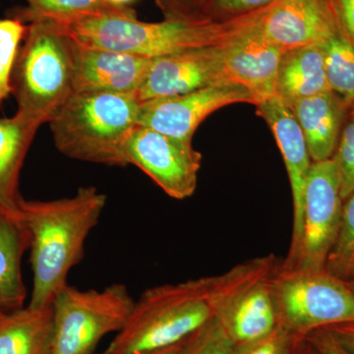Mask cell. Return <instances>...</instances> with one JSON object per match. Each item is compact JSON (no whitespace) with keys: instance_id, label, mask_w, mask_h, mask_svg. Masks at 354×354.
Instances as JSON below:
<instances>
[{"instance_id":"cell-1","label":"cell","mask_w":354,"mask_h":354,"mask_svg":"<svg viewBox=\"0 0 354 354\" xmlns=\"http://www.w3.org/2000/svg\"><path fill=\"white\" fill-rule=\"evenodd\" d=\"M106 196L85 186L71 197L21 202L30 236L34 281L30 308H48L67 283L72 268L82 261L85 242L99 223Z\"/></svg>"},{"instance_id":"cell-2","label":"cell","mask_w":354,"mask_h":354,"mask_svg":"<svg viewBox=\"0 0 354 354\" xmlns=\"http://www.w3.org/2000/svg\"><path fill=\"white\" fill-rule=\"evenodd\" d=\"M259 13L227 22L148 23L127 16H92L57 24L77 43L155 59L183 51L223 46L253 25Z\"/></svg>"},{"instance_id":"cell-3","label":"cell","mask_w":354,"mask_h":354,"mask_svg":"<svg viewBox=\"0 0 354 354\" xmlns=\"http://www.w3.org/2000/svg\"><path fill=\"white\" fill-rule=\"evenodd\" d=\"M139 111L135 95L75 93L50 122L53 142L67 158L127 167L125 144Z\"/></svg>"},{"instance_id":"cell-4","label":"cell","mask_w":354,"mask_h":354,"mask_svg":"<svg viewBox=\"0 0 354 354\" xmlns=\"http://www.w3.org/2000/svg\"><path fill=\"white\" fill-rule=\"evenodd\" d=\"M213 281L206 277L146 290L102 354H145L180 344L213 318Z\"/></svg>"},{"instance_id":"cell-5","label":"cell","mask_w":354,"mask_h":354,"mask_svg":"<svg viewBox=\"0 0 354 354\" xmlns=\"http://www.w3.org/2000/svg\"><path fill=\"white\" fill-rule=\"evenodd\" d=\"M11 78L17 114L41 127L74 94L73 39L55 23L29 22Z\"/></svg>"},{"instance_id":"cell-6","label":"cell","mask_w":354,"mask_h":354,"mask_svg":"<svg viewBox=\"0 0 354 354\" xmlns=\"http://www.w3.org/2000/svg\"><path fill=\"white\" fill-rule=\"evenodd\" d=\"M279 266L272 255L246 261L214 276L211 307L234 346L269 335L279 326L274 295Z\"/></svg>"},{"instance_id":"cell-7","label":"cell","mask_w":354,"mask_h":354,"mask_svg":"<svg viewBox=\"0 0 354 354\" xmlns=\"http://www.w3.org/2000/svg\"><path fill=\"white\" fill-rule=\"evenodd\" d=\"M134 304L122 283L102 290L65 286L51 305L53 354H94L102 337L123 329Z\"/></svg>"},{"instance_id":"cell-8","label":"cell","mask_w":354,"mask_h":354,"mask_svg":"<svg viewBox=\"0 0 354 354\" xmlns=\"http://www.w3.org/2000/svg\"><path fill=\"white\" fill-rule=\"evenodd\" d=\"M279 324L304 339L310 333L354 323V291L344 279L323 271H283L274 277Z\"/></svg>"},{"instance_id":"cell-9","label":"cell","mask_w":354,"mask_h":354,"mask_svg":"<svg viewBox=\"0 0 354 354\" xmlns=\"http://www.w3.org/2000/svg\"><path fill=\"white\" fill-rule=\"evenodd\" d=\"M342 202L334 158L313 162L305 186L299 247L292 267L286 271L326 270L341 228Z\"/></svg>"},{"instance_id":"cell-10","label":"cell","mask_w":354,"mask_h":354,"mask_svg":"<svg viewBox=\"0 0 354 354\" xmlns=\"http://www.w3.org/2000/svg\"><path fill=\"white\" fill-rule=\"evenodd\" d=\"M127 165L141 169L165 194L183 200L194 194L201 169V153L192 142L137 125L124 148Z\"/></svg>"},{"instance_id":"cell-11","label":"cell","mask_w":354,"mask_h":354,"mask_svg":"<svg viewBox=\"0 0 354 354\" xmlns=\"http://www.w3.org/2000/svg\"><path fill=\"white\" fill-rule=\"evenodd\" d=\"M239 102L256 104L248 88L227 81L188 94L140 102L138 125L192 142L197 128L209 114Z\"/></svg>"},{"instance_id":"cell-12","label":"cell","mask_w":354,"mask_h":354,"mask_svg":"<svg viewBox=\"0 0 354 354\" xmlns=\"http://www.w3.org/2000/svg\"><path fill=\"white\" fill-rule=\"evenodd\" d=\"M257 113L271 128L290 178L293 202V225L290 250L281 266V270H290L292 267L299 247L301 237L302 215H304V200L305 186L312 160L308 147L301 128L290 106L281 101L278 95L270 97L256 104Z\"/></svg>"},{"instance_id":"cell-13","label":"cell","mask_w":354,"mask_h":354,"mask_svg":"<svg viewBox=\"0 0 354 354\" xmlns=\"http://www.w3.org/2000/svg\"><path fill=\"white\" fill-rule=\"evenodd\" d=\"M253 28L285 50L323 44L342 32L330 0H277L260 13Z\"/></svg>"},{"instance_id":"cell-14","label":"cell","mask_w":354,"mask_h":354,"mask_svg":"<svg viewBox=\"0 0 354 354\" xmlns=\"http://www.w3.org/2000/svg\"><path fill=\"white\" fill-rule=\"evenodd\" d=\"M227 81L221 46H209L153 59L135 97L143 102L188 94Z\"/></svg>"},{"instance_id":"cell-15","label":"cell","mask_w":354,"mask_h":354,"mask_svg":"<svg viewBox=\"0 0 354 354\" xmlns=\"http://www.w3.org/2000/svg\"><path fill=\"white\" fill-rule=\"evenodd\" d=\"M75 93L136 95L153 59L131 53L72 46Z\"/></svg>"},{"instance_id":"cell-16","label":"cell","mask_w":354,"mask_h":354,"mask_svg":"<svg viewBox=\"0 0 354 354\" xmlns=\"http://www.w3.org/2000/svg\"><path fill=\"white\" fill-rule=\"evenodd\" d=\"M253 25L223 44L221 53L228 80L248 88L258 104L276 95L279 62L285 50L261 36Z\"/></svg>"},{"instance_id":"cell-17","label":"cell","mask_w":354,"mask_h":354,"mask_svg":"<svg viewBox=\"0 0 354 354\" xmlns=\"http://www.w3.org/2000/svg\"><path fill=\"white\" fill-rule=\"evenodd\" d=\"M346 106L332 92L300 100L290 106L306 140L312 162L334 157Z\"/></svg>"},{"instance_id":"cell-18","label":"cell","mask_w":354,"mask_h":354,"mask_svg":"<svg viewBox=\"0 0 354 354\" xmlns=\"http://www.w3.org/2000/svg\"><path fill=\"white\" fill-rule=\"evenodd\" d=\"M330 92L321 44L285 50L279 62L276 95L288 106Z\"/></svg>"},{"instance_id":"cell-19","label":"cell","mask_w":354,"mask_h":354,"mask_svg":"<svg viewBox=\"0 0 354 354\" xmlns=\"http://www.w3.org/2000/svg\"><path fill=\"white\" fill-rule=\"evenodd\" d=\"M16 113L0 118V208L21 216L18 183L23 162L39 128Z\"/></svg>"},{"instance_id":"cell-20","label":"cell","mask_w":354,"mask_h":354,"mask_svg":"<svg viewBox=\"0 0 354 354\" xmlns=\"http://www.w3.org/2000/svg\"><path fill=\"white\" fill-rule=\"evenodd\" d=\"M30 246V236L22 216L0 208V310L22 308L26 288L21 274V259Z\"/></svg>"},{"instance_id":"cell-21","label":"cell","mask_w":354,"mask_h":354,"mask_svg":"<svg viewBox=\"0 0 354 354\" xmlns=\"http://www.w3.org/2000/svg\"><path fill=\"white\" fill-rule=\"evenodd\" d=\"M53 307L20 308L0 318V354H53Z\"/></svg>"},{"instance_id":"cell-22","label":"cell","mask_w":354,"mask_h":354,"mask_svg":"<svg viewBox=\"0 0 354 354\" xmlns=\"http://www.w3.org/2000/svg\"><path fill=\"white\" fill-rule=\"evenodd\" d=\"M28 6L20 9L14 18L22 22L44 19L66 24L92 16H127L137 17L134 9L118 6L106 0H27Z\"/></svg>"},{"instance_id":"cell-23","label":"cell","mask_w":354,"mask_h":354,"mask_svg":"<svg viewBox=\"0 0 354 354\" xmlns=\"http://www.w3.org/2000/svg\"><path fill=\"white\" fill-rule=\"evenodd\" d=\"M330 92L354 106V44L339 32L321 44Z\"/></svg>"},{"instance_id":"cell-24","label":"cell","mask_w":354,"mask_h":354,"mask_svg":"<svg viewBox=\"0 0 354 354\" xmlns=\"http://www.w3.org/2000/svg\"><path fill=\"white\" fill-rule=\"evenodd\" d=\"M28 26L17 18L0 20V104L11 94V78Z\"/></svg>"},{"instance_id":"cell-25","label":"cell","mask_w":354,"mask_h":354,"mask_svg":"<svg viewBox=\"0 0 354 354\" xmlns=\"http://www.w3.org/2000/svg\"><path fill=\"white\" fill-rule=\"evenodd\" d=\"M344 201L339 236L326 270L333 276L346 281L354 261V191Z\"/></svg>"},{"instance_id":"cell-26","label":"cell","mask_w":354,"mask_h":354,"mask_svg":"<svg viewBox=\"0 0 354 354\" xmlns=\"http://www.w3.org/2000/svg\"><path fill=\"white\" fill-rule=\"evenodd\" d=\"M234 342L213 317L181 342L176 354H234Z\"/></svg>"},{"instance_id":"cell-27","label":"cell","mask_w":354,"mask_h":354,"mask_svg":"<svg viewBox=\"0 0 354 354\" xmlns=\"http://www.w3.org/2000/svg\"><path fill=\"white\" fill-rule=\"evenodd\" d=\"M333 158L339 171L341 194L344 201L354 191V113L342 127Z\"/></svg>"},{"instance_id":"cell-28","label":"cell","mask_w":354,"mask_h":354,"mask_svg":"<svg viewBox=\"0 0 354 354\" xmlns=\"http://www.w3.org/2000/svg\"><path fill=\"white\" fill-rule=\"evenodd\" d=\"M277 0H213L207 11V20L227 22L264 11Z\"/></svg>"},{"instance_id":"cell-29","label":"cell","mask_w":354,"mask_h":354,"mask_svg":"<svg viewBox=\"0 0 354 354\" xmlns=\"http://www.w3.org/2000/svg\"><path fill=\"white\" fill-rule=\"evenodd\" d=\"M295 337L279 324L269 335L247 344L234 346V354H291L295 342Z\"/></svg>"},{"instance_id":"cell-30","label":"cell","mask_w":354,"mask_h":354,"mask_svg":"<svg viewBox=\"0 0 354 354\" xmlns=\"http://www.w3.org/2000/svg\"><path fill=\"white\" fill-rule=\"evenodd\" d=\"M213 0H156L164 19L174 22H205Z\"/></svg>"},{"instance_id":"cell-31","label":"cell","mask_w":354,"mask_h":354,"mask_svg":"<svg viewBox=\"0 0 354 354\" xmlns=\"http://www.w3.org/2000/svg\"><path fill=\"white\" fill-rule=\"evenodd\" d=\"M304 339L313 346L318 354H351L327 329L314 330Z\"/></svg>"},{"instance_id":"cell-32","label":"cell","mask_w":354,"mask_h":354,"mask_svg":"<svg viewBox=\"0 0 354 354\" xmlns=\"http://www.w3.org/2000/svg\"><path fill=\"white\" fill-rule=\"evenodd\" d=\"M342 32L354 44V0H330Z\"/></svg>"},{"instance_id":"cell-33","label":"cell","mask_w":354,"mask_h":354,"mask_svg":"<svg viewBox=\"0 0 354 354\" xmlns=\"http://www.w3.org/2000/svg\"><path fill=\"white\" fill-rule=\"evenodd\" d=\"M325 329L329 330L344 348L354 354V323L342 324Z\"/></svg>"},{"instance_id":"cell-34","label":"cell","mask_w":354,"mask_h":354,"mask_svg":"<svg viewBox=\"0 0 354 354\" xmlns=\"http://www.w3.org/2000/svg\"><path fill=\"white\" fill-rule=\"evenodd\" d=\"M291 354H318L305 339H297Z\"/></svg>"},{"instance_id":"cell-35","label":"cell","mask_w":354,"mask_h":354,"mask_svg":"<svg viewBox=\"0 0 354 354\" xmlns=\"http://www.w3.org/2000/svg\"><path fill=\"white\" fill-rule=\"evenodd\" d=\"M180 344H176V346H171V348L160 349V351H153V353L145 354H176L177 351H178L179 346H180Z\"/></svg>"},{"instance_id":"cell-36","label":"cell","mask_w":354,"mask_h":354,"mask_svg":"<svg viewBox=\"0 0 354 354\" xmlns=\"http://www.w3.org/2000/svg\"><path fill=\"white\" fill-rule=\"evenodd\" d=\"M109 3L114 4V6H128L134 2L135 0H106Z\"/></svg>"},{"instance_id":"cell-37","label":"cell","mask_w":354,"mask_h":354,"mask_svg":"<svg viewBox=\"0 0 354 354\" xmlns=\"http://www.w3.org/2000/svg\"><path fill=\"white\" fill-rule=\"evenodd\" d=\"M346 283L351 286V290L354 291V261L351 266V271L348 272V278L346 279Z\"/></svg>"},{"instance_id":"cell-38","label":"cell","mask_w":354,"mask_h":354,"mask_svg":"<svg viewBox=\"0 0 354 354\" xmlns=\"http://www.w3.org/2000/svg\"><path fill=\"white\" fill-rule=\"evenodd\" d=\"M3 313H6V312L1 311V310H0V318H1V316L3 315Z\"/></svg>"}]
</instances>
